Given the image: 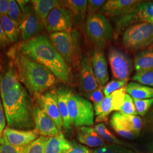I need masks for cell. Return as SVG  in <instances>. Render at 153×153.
Listing matches in <instances>:
<instances>
[{
  "label": "cell",
  "mask_w": 153,
  "mask_h": 153,
  "mask_svg": "<svg viewBox=\"0 0 153 153\" xmlns=\"http://www.w3.org/2000/svg\"><path fill=\"white\" fill-rule=\"evenodd\" d=\"M16 49L30 59L44 66L61 81H71V69L46 35L40 34L23 41Z\"/></svg>",
  "instance_id": "1"
},
{
  "label": "cell",
  "mask_w": 153,
  "mask_h": 153,
  "mask_svg": "<svg viewBox=\"0 0 153 153\" xmlns=\"http://www.w3.org/2000/svg\"><path fill=\"white\" fill-rule=\"evenodd\" d=\"M9 55L14 61L19 81L30 94L36 97L52 88L56 82L55 75L44 66L12 49Z\"/></svg>",
  "instance_id": "2"
},
{
  "label": "cell",
  "mask_w": 153,
  "mask_h": 153,
  "mask_svg": "<svg viewBox=\"0 0 153 153\" xmlns=\"http://www.w3.org/2000/svg\"><path fill=\"white\" fill-rule=\"evenodd\" d=\"M1 99L8 126L19 130H31L35 126L33 107L26 88L19 83Z\"/></svg>",
  "instance_id": "3"
},
{
  "label": "cell",
  "mask_w": 153,
  "mask_h": 153,
  "mask_svg": "<svg viewBox=\"0 0 153 153\" xmlns=\"http://www.w3.org/2000/svg\"><path fill=\"white\" fill-rule=\"evenodd\" d=\"M49 39L71 69L81 64L79 35L77 31L51 33Z\"/></svg>",
  "instance_id": "4"
},
{
  "label": "cell",
  "mask_w": 153,
  "mask_h": 153,
  "mask_svg": "<svg viewBox=\"0 0 153 153\" xmlns=\"http://www.w3.org/2000/svg\"><path fill=\"white\" fill-rule=\"evenodd\" d=\"M86 31L95 48L103 49L112 38L114 30L107 16L98 12L87 18Z\"/></svg>",
  "instance_id": "5"
},
{
  "label": "cell",
  "mask_w": 153,
  "mask_h": 153,
  "mask_svg": "<svg viewBox=\"0 0 153 153\" xmlns=\"http://www.w3.org/2000/svg\"><path fill=\"white\" fill-rule=\"evenodd\" d=\"M122 42L125 48L131 51L147 47L153 43V25L138 23L130 26L124 33Z\"/></svg>",
  "instance_id": "6"
},
{
  "label": "cell",
  "mask_w": 153,
  "mask_h": 153,
  "mask_svg": "<svg viewBox=\"0 0 153 153\" xmlns=\"http://www.w3.org/2000/svg\"><path fill=\"white\" fill-rule=\"evenodd\" d=\"M68 109L71 124L79 128L94 125V109L86 99L72 93L68 101Z\"/></svg>",
  "instance_id": "7"
},
{
  "label": "cell",
  "mask_w": 153,
  "mask_h": 153,
  "mask_svg": "<svg viewBox=\"0 0 153 153\" xmlns=\"http://www.w3.org/2000/svg\"><path fill=\"white\" fill-rule=\"evenodd\" d=\"M135 22L153 25V1H141L126 14L115 19V34L118 35Z\"/></svg>",
  "instance_id": "8"
},
{
  "label": "cell",
  "mask_w": 153,
  "mask_h": 153,
  "mask_svg": "<svg viewBox=\"0 0 153 153\" xmlns=\"http://www.w3.org/2000/svg\"><path fill=\"white\" fill-rule=\"evenodd\" d=\"M74 18L71 11L63 6L55 7L49 13L44 26L49 33L70 31L72 30Z\"/></svg>",
  "instance_id": "9"
},
{
  "label": "cell",
  "mask_w": 153,
  "mask_h": 153,
  "mask_svg": "<svg viewBox=\"0 0 153 153\" xmlns=\"http://www.w3.org/2000/svg\"><path fill=\"white\" fill-rule=\"evenodd\" d=\"M126 93V86L105 97L100 103L95 104L94 109L95 115L97 116L96 122L100 123L106 121L111 112L120 111L124 103Z\"/></svg>",
  "instance_id": "10"
},
{
  "label": "cell",
  "mask_w": 153,
  "mask_h": 153,
  "mask_svg": "<svg viewBox=\"0 0 153 153\" xmlns=\"http://www.w3.org/2000/svg\"><path fill=\"white\" fill-rule=\"evenodd\" d=\"M108 58L113 76L117 80L128 81L133 69L131 58L125 52L115 47L109 49Z\"/></svg>",
  "instance_id": "11"
},
{
  "label": "cell",
  "mask_w": 153,
  "mask_h": 153,
  "mask_svg": "<svg viewBox=\"0 0 153 153\" xmlns=\"http://www.w3.org/2000/svg\"><path fill=\"white\" fill-rule=\"evenodd\" d=\"M23 13V18L19 28L24 41L34 38L42 33L44 24L35 13L33 6H26Z\"/></svg>",
  "instance_id": "12"
},
{
  "label": "cell",
  "mask_w": 153,
  "mask_h": 153,
  "mask_svg": "<svg viewBox=\"0 0 153 153\" xmlns=\"http://www.w3.org/2000/svg\"><path fill=\"white\" fill-rule=\"evenodd\" d=\"M36 98L39 107L54 121L59 131L61 132L63 122L59 108L56 90L43 93Z\"/></svg>",
  "instance_id": "13"
},
{
  "label": "cell",
  "mask_w": 153,
  "mask_h": 153,
  "mask_svg": "<svg viewBox=\"0 0 153 153\" xmlns=\"http://www.w3.org/2000/svg\"><path fill=\"white\" fill-rule=\"evenodd\" d=\"M38 131L36 129L32 130H19L6 127L3 136L10 145L14 146H26L29 143L38 138Z\"/></svg>",
  "instance_id": "14"
},
{
  "label": "cell",
  "mask_w": 153,
  "mask_h": 153,
  "mask_svg": "<svg viewBox=\"0 0 153 153\" xmlns=\"http://www.w3.org/2000/svg\"><path fill=\"white\" fill-rule=\"evenodd\" d=\"M80 82L82 90L86 97L99 86L93 70L91 58L85 55L80 64Z\"/></svg>",
  "instance_id": "15"
},
{
  "label": "cell",
  "mask_w": 153,
  "mask_h": 153,
  "mask_svg": "<svg viewBox=\"0 0 153 153\" xmlns=\"http://www.w3.org/2000/svg\"><path fill=\"white\" fill-rule=\"evenodd\" d=\"M33 115L35 129L42 136L54 137L60 133L54 121L39 106L33 107Z\"/></svg>",
  "instance_id": "16"
},
{
  "label": "cell",
  "mask_w": 153,
  "mask_h": 153,
  "mask_svg": "<svg viewBox=\"0 0 153 153\" xmlns=\"http://www.w3.org/2000/svg\"><path fill=\"white\" fill-rule=\"evenodd\" d=\"M91 62L94 74L99 86L103 87L108 81V63L103 49L95 48L91 55Z\"/></svg>",
  "instance_id": "17"
},
{
  "label": "cell",
  "mask_w": 153,
  "mask_h": 153,
  "mask_svg": "<svg viewBox=\"0 0 153 153\" xmlns=\"http://www.w3.org/2000/svg\"><path fill=\"white\" fill-rule=\"evenodd\" d=\"M141 2L136 0H109L102 7L101 13L116 19L126 14Z\"/></svg>",
  "instance_id": "18"
},
{
  "label": "cell",
  "mask_w": 153,
  "mask_h": 153,
  "mask_svg": "<svg viewBox=\"0 0 153 153\" xmlns=\"http://www.w3.org/2000/svg\"><path fill=\"white\" fill-rule=\"evenodd\" d=\"M58 105L63 122V128L67 131L71 126L69 115L68 101L71 95V90L66 88H60L56 90Z\"/></svg>",
  "instance_id": "19"
},
{
  "label": "cell",
  "mask_w": 153,
  "mask_h": 153,
  "mask_svg": "<svg viewBox=\"0 0 153 153\" xmlns=\"http://www.w3.org/2000/svg\"><path fill=\"white\" fill-rule=\"evenodd\" d=\"M77 138L79 142L90 147H101L104 145L103 140L99 136L94 128L82 126L78 128Z\"/></svg>",
  "instance_id": "20"
},
{
  "label": "cell",
  "mask_w": 153,
  "mask_h": 153,
  "mask_svg": "<svg viewBox=\"0 0 153 153\" xmlns=\"http://www.w3.org/2000/svg\"><path fill=\"white\" fill-rule=\"evenodd\" d=\"M19 83L18 71L15 67L10 68L0 77V94L1 98L10 93Z\"/></svg>",
  "instance_id": "21"
},
{
  "label": "cell",
  "mask_w": 153,
  "mask_h": 153,
  "mask_svg": "<svg viewBox=\"0 0 153 153\" xmlns=\"http://www.w3.org/2000/svg\"><path fill=\"white\" fill-rule=\"evenodd\" d=\"M33 10L44 24L49 13L55 7L62 6V1L56 0H33Z\"/></svg>",
  "instance_id": "22"
},
{
  "label": "cell",
  "mask_w": 153,
  "mask_h": 153,
  "mask_svg": "<svg viewBox=\"0 0 153 153\" xmlns=\"http://www.w3.org/2000/svg\"><path fill=\"white\" fill-rule=\"evenodd\" d=\"M110 123L111 126L119 135L127 139H133L135 136L131 131L126 117L120 112H116L113 114Z\"/></svg>",
  "instance_id": "23"
},
{
  "label": "cell",
  "mask_w": 153,
  "mask_h": 153,
  "mask_svg": "<svg viewBox=\"0 0 153 153\" xmlns=\"http://www.w3.org/2000/svg\"><path fill=\"white\" fill-rule=\"evenodd\" d=\"M88 1L68 0L62 1V6L68 9L76 22H83L87 14Z\"/></svg>",
  "instance_id": "24"
},
{
  "label": "cell",
  "mask_w": 153,
  "mask_h": 153,
  "mask_svg": "<svg viewBox=\"0 0 153 153\" xmlns=\"http://www.w3.org/2000/svg\"><path fill=\"white\" fill-rule=\"evenodd\" d=\"M71 146L69 142L60 132L54 137H49L45 149V153H66Z\"/></svg>",
  "instance_id": "25"
},
{
  "label": "cell",
  "mask_w": 153,
  "mask_h": 153,
  "mask_svg": "<svg viewBox=\"0 0 153 153\" xmlns=\"http://www.w3.org/2000/svg\"><path fill=\"white\" fill-rule=\"evenodd\" d=\"M126 93L133 99L153 98V88L137 82H131L126 85Z\"/></svg>",
  "instance_id": "26"
},
{
  "label": "cell",
  "mask_w": 153,
  "mask_h": 153,
  "mask_svg": "<svg viewBox=\"0 0 153 153\" xmlns=\"http://www.w3.org/2000/svg\"><path fill=\"white\" fill-rule=\"evenodd\" d=\"M0 22L6 35L11 43L16 42L20 33L19 25L12 20L7 15L0 16Z\"/></svg>",
  "instance_id": "27"
},
{
  "label": "cell",
  "mask_w": 153,
  "mask_h": 153,
  "mask_svg": "<svg viewBox=\"0 0 153 153\" xmlns=\"http://www.w3.org/2000/svg\"><path fill=\"white\" fill-rule=\"evenodd\" d=\"M134 67L136 72L153 69V49L142 51L138 53L134 59Z\"/></svg>",
  "instance_id": "28"
},
{
  "label": "cell",
  "mask_w": 153,
  "mask_h": 153,
  "mask_svg": "<svg viewBox=\"0 0 153 153\" xmlns=\"http://www.w3.org/2000/svg\"><path fill=\"white\" fill-rule=\"evenodd\" d=\"M95 130L98 133L99 136L106 142L116 144L118 145H124V142L121 141L117 138L114 136L111 132L107 128L104 123H100L95 126Z\"/></svg>",
  "instance_id": "29"
},
{
  "label": "cell",
  "mask_w": 153,
  "mask_h": 153,
  "mask_svg": "<svg viewBox=\"0 0 153 153\" xmlns=\"http://www.w3.org/2000/svg\"><path fill=\"white\" fill-rule=\"evenodd\" d=\"M49 137L40 136L27 145L24 153H45V149Z\"/></svg>",
  "instance_id": "30"
},
{
  "label": "cell",
  "mask_w": 153,
  "mask_h": 153,
  "mask_svg": "<svg viewBox=\"0 0 153 153\" xmlns=\"http://www.w3.org/2000/svg\"><path fill=\"white\" fill-rule=\"evenodd\" d=\"M132 79L145 86L153 88V68L136 72L133 76Z\"/></svg>",
  "instance_id": "31"
},
{
  "label": "cell",
  "mask_w": 153,
  "mask_h": 153,
  "mask_svg": "<svg viewBox=\"0 0 153 153\" xmlns=\"http://www.w3.org/2000/svg\"><path fill=\"white\" fill-rule=\"evenodd\" d=\"M129 126L135 136L139 134L142 128V121L141 118L137 115L124 114Z\"/></svg>",
  "instance_id": "32"
},
{
  "label": "cell",
  "mask_w": 153,
  "mask_h": 153,
  "mask_svg": "<svg viewBox=\"0 0 153 153\" xmlns=\"http://www.w3.org/2000/svg\"><path fill=\"white\" fill-rule=\"evenodd\" d=\"M10 1V9L7 13V16L11 18L12 20L16 22L19 25L22 21L23 18V13L18 5L16 1Z\"/></svg>",
  "instance_id": "33"
},
{
  "label": "cell",
  "mask_w": 153,
  "mask_h": 153,
  "mask_svg": "<svg viewBox=\"0 0 153 153\" xmlns=\"http://www.w3.org/2000/svg\"><path fill=\"white\" fill-rule=\"evenodd\" d=\"M120 112L126 115H138L133 99L127 93L126 94L124 103L121 108Z\"/></svg>",
  "instance_id": "34"
},
{
  "label": "cell",
  "mask_w": 153,
  "mask_h": 153,
  "mask_svg": "<svg viewBox=\"0 0 153 153\" xmlns=\"http://www.w3.org/2000/svg\"><path fill=\"white\" fill-rule=\"evenodd\" d=\"M133 100L137 113L141 116L145 115L153 104V98L145 99H133Z\"/></svg>",
  "instance_id": "35"
},
{
  "label": "cell",
  "mask_w": 153,
  "mask_h": 153,
  "mask_svg": "<svg viewBox=\"0 0 153 153\" xmlns=\"http://www.w3.org/2000/svg\"><path fill=\"white\" fill-rule=\"evenodd\" d=\"M128 81L126 80H113L107 85L103 88V93L105 97H107L115 92V91L120 89L121 88L126 86Z\"/></svg>",
  "instance_id": "36"
},
{
  "label": "cell",
  "mask_w": 153,
  "mask_h": 153,
  "mask_svg": "<svg viewBox=\"0 0 153 153\" xmlns=\"http://www.w3.org/2000/svg\"><path fill=\"white\" fill-rule=\"evenodd\" d=\"M104 0H90L88 1L87 16L88 18L93 16L102 8L105 3Z\"/></svg>",
  "instance_id": "37"
},
{
  "label": "cell",
  "mask_w": 153,
  "mask_h": 153,
  "mask_svg": "<svg viewBox=\"0 0 153 153\" xmlns=\"http://www.w3.org/2000/svg\"><path fill=\"white\" fill-rule=\"evenodd\" d=\"M4 137V136H3ZM4 138L3 143H0V153H24V150L26 146H14L10 145Z\"/></svg>",
  "instance_id": "38"
},
{
  "label": "cell",
  "mask_w": 153,
  "mask_h": 153,
  "mask_svg": "<svg viewBox=\"0 0 153 153\" xmlns=\"http://www.w3.org/2000/svg\"><path fill=\"white\" fill-rule=\"evenodd\" d=\"M103 88L104 87L99 86L96 90L87 97L91 101L93 102L94 105L100 103L104 100Z\"/></svg>",
  "instance_id": "39"
},
{
  "label": "cell",
  "mask_w": 153,
  "mask_h": 153,
  "mask_svg": "<svg viewBox=\"0 0 153 153\" xmlns=\"http://www.w3.org/2000/svg\"><path fill=\"white\" fill-rule=\"evenodd\" d=\"M4 109L3 104L0 99V143H3L4 142L3 133L6 128V116Z\"/></svg>",
  "instance_id": "40"
},
{
  "label": "cell",
  "mask_w": 153,
  "mask_h": 153,
  "mask_svg": "<svg viewBox=\"0 0 153 153\" xmlns=\"http://www.w3.org/2000/svg\"><path fill=\"white\" fill-rule=\"evenodd\" d=\"M66 153H91L88 148L78 144L75 142H71V146Z\"/></svg>",
  "instance_id": "41"
},
{
  "label": "cell",
  "mask_w": 153,
  "mask_h": 153,
  "mask_svg": "<svg viewBox=\"0 0 153 153\" xmlns=\"http://www.w3.org/2000/svg\"><path fill=\"white\" fill-rule=\"evenodd\" d=\"M119 146L108 145L94 150L91 153H119Z\"/></svg>",
  "instance_id": "42"
},
{
  "label": "cell",
  "mask_w": 153,
  "mask_h": 153,
  "mask_svg": "<svg viewBox=\"0 0 153 153\" xmlns=\"http://www.w3.org/2000/svg\"><path fill=\"white\" fill-rule=\"evenodd\" d=\"M10 9V1L0 0V16L7 15Z\"/></svg>",
  "instance_id": "43"
},
{
  "label": "cell",
  "mask_w": 153,
  "mask_h": 153,
  "mask_svg": "<svg viewBox=\"0 0 153 153\" xmlns=\"http://www.w3.org/2000/svg\"><path fill=\"white\" fill-rule=\"evenodd\" d=\"M10 43V41L6 35L4 28L0 22V45L2 47L6 46Z\"/></svg>",
  "instance_id": "44"
},
{
  "label": "cell",
  "mask_w": 153,
  "mask_h": 153,
  "mask_svg": "<svg viewBox=\"0 0 153 153\" xmlns=\"http://www.w3.org/2000/svg\"><path fill=\"white\" fill-rule=\"evenodd\" d=\"M16 2H17L18 5L19 6V7H20L21 10H22V12H23V11H24V10H25V9L26 6L28 5V4H29V2H31V1H26V0H21V1L18 0V1H16Z\"/></svg>",
  "instance_id": "45"
},
{
  "label": "cell",
  "mask_w": 153,
  "mask_h": 153,
  "mask_svg": "<svg viewBox=\"0 0 153 153\" xmlns=\"http://www.w3.org/2000/svg\"><path fill=\"white\" fill-rule=\"evenodd\" d=\"M119 153H135L133 152L131 150L126 149L124 148H121L119 146Z\"/></svg>",
  "instance_id": "46"
},
{
  "label": "cell",
  "mask_w": 153,
  "mask_h": 153,
  "mask_svg": "<svg viewBox=\"0 0 153 153\" xmlns=\"http://www.w3.org/2000/svg\"><path fill=\"white\" fill-rule=\"evenodd\" d=\"M152 123H153V115L152 116Z\"/></svg>",
  "instance_id": "47"
},
{
  "label": "cell",
  "mask_w": 153,
  "mask_h": 153,
  "mask_svg": "<svg viewBox=\"0 0 153 153\" xmlns=\"http://www.w3.org/2000/svg\"><path fill=\"white\" fill-rule=\"evenodd\" d=\"M151 49H153V46H152V48H151Z\"/></svg>",
  "instance_id": "48"
}]
</instances>
